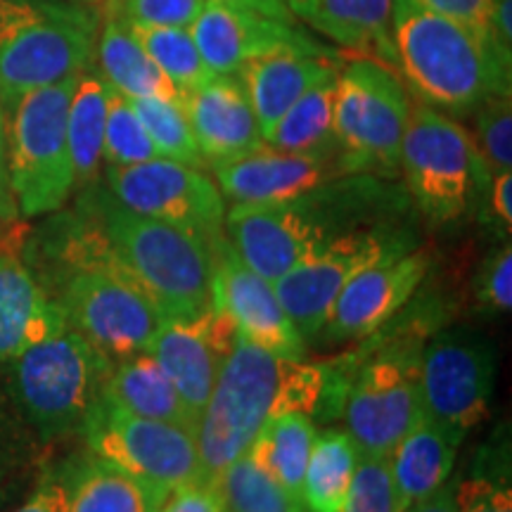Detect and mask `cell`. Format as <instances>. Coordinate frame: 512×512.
<instances>
[{"mask_svg":"<svg viewBox=\"0 0 512 512\" xmlns=\"http://www.w3.org/2000/svg\"><path fill=\"white\" fill-rule=\"evenodd\" d=\"M347 392L349 382L332 361H290L238 335L197 420L202 482H211L240 458L268 420L283 413H306L313 420L339 418Z\"/></svg>","mask_w":512,"mask_h":512,"instance_id":"6da1fadb","label":"cell"},{"mask_svg":"<svg viewBox=\"0 0 512 512\" xmlns=\"http://www.w3.org/2000/svg\"><path fill=\"white\" fill-rule=\"evenodd\" d=\"M411 197L394 178L337 176L285 202L233 204L223 233L245 264L268 283H278L320 242L356 228L399 221Z\"/></svg>","mask_w":512,"mask_h":512,"instance_id":"7a4b0ae2","label":"cell"},{"mask_svg":"<svg viewBox=\"0 0 512 512\" xmlns=\"http://www.w3.org/2000/svg\"><path fill=\"white\" fill-rule=\"evenodd\" d=\"M394 72L434 110L470 117L496 93H512V55L486 29L394 0Z\"/></svg>","mask_w":512,"mask_h":512,"instance_id":"3957f363","label":"cell"},{"mask_svg":"<svg viewBox=\"0 0 512 512\" xmlns=\"http://www.w3.org/2000/svg\"><path fill=\"white\" fill-rule=\"evenodd\" d=\"M114 261L140 285L164 320H190L211 306V245L169 223L126 209L98 185L81 190Z\"/></svg>","mask_w":512,"mask_h":512,"instance_id":"277c9868","label":"cell"},{"mask_svg":"<svg viewBox=\"0 0 512 512\" xmlns=\"http://www.w3.org/2000/svg\"><path fill=\"white\" fill-rule=\"evenodd\" d=\"M100 5L0 0V105L81 74L95 62Z\"/></svg>","mask_w":512,"mask_h":512,"instance_id":"5b68a950","label":"cell"},{"mask_svg":"<svg viewBox=\"0 0 512 512\" xmlns=\"http://www.w3.org/2000/svg\"><path fill=\"white\" fill-rule=\"evenodd\" d=\"M425 323L399 325L375 347L358 349L342 418L358 451L389 456L401 437L425 415L422 406V349Z\"/></svg>","mask_w":512,"mask_h":512,"instance_id":"8992f818","label":"cell"},{"mask_svg":"<svg viewBox=\"0 0 512 512\" xmlns=\"http://www.w3.org/2000/svg\"><path fill=\"white\" fill-rule=\"evenodd\" d=\"M12 401L43 441L79 432L98 403L112 361L67 328L3 363Z\"/></svg>","mask_w":512,"mask_h":512,"instance_id":"52a82bcc","label":"cell"},{"mask_svg":"<svg viewBox=\"0 0 512 512\" xmlns=\"http://www.w3.org/2000/svg\"><path fill=\"white\" fill-rule=\"evenodd\" d=\"M399 171L411 202L434 226L475 214L491 181L470 131L420 100L411 102Z\"/></svg>","mask_w":512,"mask_h":512,"instance_id":"ba28073f","label":"cell"},{"mask_svg":"<svg viewBox=\"0 0 512 512\" xmlns=\"http://www.w3.org/2000/svg\"><path fill=\"white\" fill-rule=\"evenodd\" d=\"M411 95L387 64L344 60L335 76V143L342 176L396 178L411 117Z\"/></svg>","mask_w":512,"mask_h":512,"instance_id":"9c48e42d","label":"cell"},{"mask_svg":"<svg viewBox=\"0 0 512 512\" xmlns=\"http://www.w3.org/2000/svg\"><path fill=\"white\" fill-rule=\"evenodd\" d=\"M76 76L22 95L5 112L8 181L19 219L57 214L76 190L67 138Z\"/></svg>","mask_w":512,"mask_h":512,"instance_id":"30bf717a","label":"cell"},{"mask_svg":"<svg viewBox=\"0 0 512 512\" xmlns=\"http://www.w3.org/2000/svg\"><path fill=\"white\" fill-rule=\"evenodd\" d=\"M415 242L413 228L401 219L339 233L313 247L273 283L275 294L309 342L318 337L337 297L358 273L382 261L399 259L411 252Z\"/></svg>","mask_w":512,"mask_h":512,"instance_id":"8fae6325","label":"cell"},{"mask_svg":"<svg viewBox=\"0 0 512 512\" xmlns=\"http://www.w3.org/2000/svg\"><path fill=\"white\" fill-rule=\"evenodd\" d=\"M79 432L86 439L91 456L128 475L147 479L169 491L190 482H202L197 432L192 427L131 415L100 396Z\"/></svg>","mask_w":512,"mask_h":512,"instance_id":"7c38bea8","label":"cell"},{"mask_svg":"<svg viewBox=\"0 0 512 512\" xmlns=\"http://www.w3.org/2000/svg\"><path fill=\"white\" fill-rule=\"evenodd\" d=\"M110 195L126 209L181 228L211 245L223 235L226 200L204 169L157 157L133 166H107Z\"/></svg>","mask_w":512,"mask_h":512,"instance_id":"4fadbf2b","label":"cell"},{"mask_svg":"<svg viewBox=\"0 0 512 512\" xmlns=\"http://www.w3.org/2000/svg\"><path fill=\"white\" fill-rule=\"evenodd\" d=\"M496 354L472 330H444L422 349V406L441 425L467 434L489 415Z\"/></svg>","mask_w":512,"mask_h":512,"instance_id":"5bb4252c","label":"cell"},{"mask_svg":"<svg viewBox=\"0 0 512 512\" xmlns=\"http://www.w3.org/2000/svg\"><path fill=\"white\" fill-rule=\"evenodd\" d=\"M211 264V304L233 320L238 335L268 354L306 361V339L287 316L273 283L240 259L226 233L211 242Z\"/></svg>","mask_w":512,"mask_h":512,"instance_id":"9a60e30c","label":"cell"},{"mask_svg":"<svg viewBox=\"0 0 512 512\" xmlns=\"http://www.w3.org/2000/svg\"><path fill=\"white\" fill-rule=\"evenodd\" d=\"M192 41L214 76L238 74L247 62L278 50L337 53L313 38L299 22L235 10L207 0L200 17L190 24Z\"/></svg>","mask_w":512,"mask_h":512,"instance_id":"2e32d148","label":"cell"},{"mask_svg":"<svg viewBox=\"0 0 512 512\" xmlns=\"http://www.w3.org/2000/svg\"><path fill=\"white\" fill-rule=\"evenodd\" d=\"M235 342L238 328L233 320L211 304L197 318L164 320L147 351L162 363L192 418L200 420Z\"/></svg>","mask_w":512,"mask_h":512,"instance_id":"e0dca14e","label":"cell"},{"mask_svg":"<svg viewBox=\"0 0 512 512\" xmlns=\"http://www.w3.org/2000/svg\"><path fill=\"white\" fill-rule=\"evenodd\" d=\"M427 271L430 254L425 249H411L399 259L366 268L339 294L318 337L328 344L373 337L411 302Z\"/></svg>","mask_w":512,"mask_h":512,"instance_id":"ac0fdd59","label":"cell"},{"mask_svg":"<svg viewBox=\"0 0 512 512\" xmlns=\"http://www.w3.org/2000/svg\"><path fill=\"white\" fill-rule=\"evenodd\" d=\"M211 178L230 204L285 202L342 176L337 155H292L266 143L247 155L211 164Z\"/></svg>","mask_w":512,"mask_h":512,"instance_id":"d6986e66","label":"cell"},{"mask_svg":"<svg viewBox=\"0 0 512 512\" xmlns=\"http://www.w3.org/2000/svg\"><path fill=\"white\" fill-rule=\"evenodd\" d=\"M10 228L0 238V363L67 328L62 306L27 264Z\"/></svg>","mask_w":512,"mask_h":512,"instance_id":"ffe728a7","label":"cell"},{"mask_svg":"<svg viewBox=\"0 0 512 512\" xmlns=\"http://www.w3.org/2000/svg\"><path fill=\"white\" fill-rule=\"evenodd\" d=\"M183 110L207 166L247 155L266 143L245 86L235 74L211 76L195 91L183 93Z\"/></svg>","mask_w":512,"mask_h":512,"instance_id":"44dd1931","label":"cell"},{"mask_svg":"<svg viewBox=\"0 0 512 512\" xmlns=\"http://www.w3.org/2000/svg\"><path fill=\"white\" fill-rule=\"evenodd\" d=\"M342 62L339 53L306 50H278L247 62L235 76L245 86L264 140L294 102L320 81L332 79Z\"/></svg>","mask_w":512,"mask_h":512,"instance_id":"7402d4cb","label":"cell"},{"mask_svg":"<svg viewBox=\"0 0 512 512\" xmlns=\"http://www.w3.org/2000/svg\"><path fill=\"white\" fill-rule=\"evenodd\" d=\"M297 19L339 50L373 57L394 72V0H306Z\"/></svg>","mask_w":512,"mask_h":512,"instance_id":"603a6c76","label":"cell"},{"mask_svg":"<svg viewBox=\"0 0 512 512\" xmlns=\"http://www.w3.org/2000/svg\"><path fill=\"white\" fill-rule=\"evenodd\" d=\"M463 439L465 434L441 425L430 415H422L406 437H401L387 456L401 512L432 496L451 479Z\"/></svg>","mask_w":512,"mask_h":512,"instance_id":"cb8c5ba5","label":"cell"},{"mask_svg":"<svg viewBox=\"0 0 512 512\" xmlns=\"http://www.w3.org/2000/svg\"><path fill=\"white\" fill-rule=\"evenodd\" d=\"M102 399L131 415L174 422L197 432V420L190 415L162 363L150 351L112 363L102 387Z\"/></svg>","mask_w":512,"mask_h":512,"instance_id":"d4e9b609","label":"cell"},{"mask_svg":"<svg viewBox=\"0 0 512 512\" xmlns=\"http://www.w3.org/2000/svg\"><path fill=\"white\" fill-rule=\"evenodd\" d=\"M95 67L112 91L128 100L164 98L181 100L178 88L152 62L128 24L100 8V31L95 43Z\"/></svg>","mask_w":512,"mask_h":512,"instance_id":"484cf974","label":"cell"},{"mask_svg":"<svg viewBox=\"0 0 512 512\" xmlns=\"http://www.w3.org/2000/svg\"><path fill=\"white\" fill-rule=\"evenodd\" d=\"M69 512H159L169 489L88 456L67 463Z\"/></svg>","mask_w":512,"mask_h":512,"instance_id":"4316f807","label":"cell"},{"mask_svg":"<svg viewBox=\"0 0 512 512\" xmlns=\"http://www.w3.org/2000/svg\"><path fill=\"white\" fill-rule=\"evenodd\" d=\"M112 88L102 79L95 62L76 76L67 112V138L74 166V188L88 190L102 176V140H105L107 105Z\"/></svg>","mask_w":512,"mask_h":512,"instance_id":"83f0119b","label":"cell"},{"mask_svg":"<svg viewBox=\"0 0 512 512\" xmlns=\"http://www.w3.org/2000/svg\"><path fill=\"white\" fill-rule=\"evenodd\" d=\"M358 458L361 451L347 430L328 427L316 434L299 494L306 512L342 510Z\"/></svg>","mask_w":512,"mask_h":512,"instance_id":"f1b7e54d","label":"cell"},{"mask_svg":"<svg viewBox=\"0 0 512 512\" xmlns=\"http://www.w3.org/2000/svg\"><path fill=\"white\" fill-rule=\"evenodd\" d=\"M316 434V420L306 413H283L261 427L247 451L275 482L299 496Z\"/></svg>","mask_w":512,"mask_h":512,"instance_id":"f546056e","label":"cell"},{"mask_svg":"<svg viewBox=\"0 0 512 512\" xmlns=\"http://www.w3.org/2000/svg\"><path fill=\"white\" fill-rule=\"evenodd\" d=\"M337 76V74H335ZM335 76L306 91L266 136V145L292 155H337Z\"/></svg>","mask_w":512,"mask_h":512,"instance_id":"4dcf8cb0","label":"cell"},{"mask_svg":"<svg viewBox=\"0 0 512 512\" xmlns=\"http://www.w3.org/2000/svg\"><path fill=\"white\" fill-rule=\"evenodd\" d=\"M223 505V512H306L302 498L275 482L249 451L209 482Z\"/></svg>","mask_w":512,"mask_h":512,"instance_id":"1f68e13d","label":"cell"},{"mask_svg":"<svg viewBox=\"0 0 512 512\" xmlns=\"http://www.w3.org/2000/svg\"><path fill=\"white\" fill-rule=\"evenodd\" d=\"M138 43L147 50L152 62L162 69L166 79L178 88V93L195 91L211 76L200 50L192 41L190 29L183 27H128Z\"/></svg>","mask_w":512,"mask_h":512,"instance_id":"d6a6232c","label":"cell"},{"mask_svg":"<svg viewBox=\"0 0 512 512\" xmlns=\"http://www.w3.org/2000/svg\"><path fill=\"white\" fill-rule=\"evenodd\" d=\"M140 124L145 126L147 136L159 152V157L181 162L195 169H204V159L200 147L192 136L188 114L183 110L181 100H164V98H138L131 100Z\"/></svg>","mask_w":512,"mask_h":512,"instance_id":"836d02e7","label":"cell"},{"mask_svg":"<svg viewBox=\"0 0 512 512\" xmlns=\"http://www.w3.org/2000/svg\"><path fill=\"white\" fill-rule=\"evenodd\" d=\"M475 147L486 174L498 176L512 169V93H496L472 110Z\"/></svg>","mask_w":512,"mask_h":512,"instance_id":"e575fe53","label":"cell"},{"mask_svg":"<svg viewBox=\"0 0 512 512\" xmlns=\"http://www.w3.org/2000/svg\"><path fill=\"white\" fill-rule=\"evenodd\" d=\"M159 152L140 124L131 100L112 91L107 105L105 140H102V159L107 166H133L157 159Z\"/></svg>","mask_w":512,"mask_h":512,"instance_id":"d590c367","label":"cell"},{"mask_svg":"<svg viewBox=\"0 0 512 512\" xmlns=\"http://www.w3.org/2000/svg\"><path fill=\"white\" fill-rule=\"evenodd\" d=\"M339 512H401L387 456L361 453Z\"/></svg>","mask_w":512,"mask_h":512,"instance_id":"8d00e7d4","label":"cell"},{"mask_svg":"<svg viewBox=\"0 0 512 512\" xmlns=\"http://www.w3.org/2000/svg\"><path fill=\"white\" fill-rule=\"evenodd\" d=\"M207 0H100V8L112 12L128 27H183L200 17Z\"/></svg>","mask_w":512,"mask_h":512,"instance_id":"74e56055","label":"cell"},{"mask_svg":"<svg viewBox=\"0 0 512 512\" xmlns=\"http://www.w3.org/2000/svg\"><path fill=\"white\" fill-rule=\"evenodd\" d=\"M475 299L479 311L508 313L512 306V247L505 242L486 256L475 278Z\"/></svg>","mask_w":512,"mask_h":512,"instance_id":"f35d334b","label":"cell"},{"mask_svg":"<svg viewBox=\"0 0 512 512\" xmlns=\"http://www.w3.org/2000/svg\"><path fill=\"white\" fill-rule=\"evenodd\" d=\"M458 512H512V491L508 479L472 475L456 484Z\"/></svg>","mask_w":512,"mask_h":512,"instance_id":"ab89813d","label":"cell"},{"mask_svg":"<svg viewBox=\"0 0 512 512\" xmlns=\"http://www.w3.org/2000/svg\"><path fill=\"white\" fill-rule=\"evenodd\" d=\"M12 512H69L67 465L48 467L27 501Z\"/></svg>","mask_w":512,"mask_h":512,"instance_id":"60d3db41","label":"cell"},{"mask_svg":"<svg viewBox=\"0 0 512 512\" xmlns=\"http://www.w3.org/2000/svg\"><path fill=\"white\" fill-rule=\"evenodd\" d=\"M479 207H482L486 223L496 230L498 238L508 242L512 230V171L491 176Z\"/></svg>","mask_w":512,"mask_h":512,"instance_id":"b9f144b4","label":"cell"},{"mask_svg":"<svg viewBox=\"0 0 512 512\" xmlns=\"http://www.w3.org/2000/svg\"><path fill=\"white\" fill-rule=\"evenodd\" d=\"M159 512H223V505L209 482H190L171 489Z\"/></svg>","mask_w":512,"mask_h":512,"instance_id":"7bdbcfd3","label":"cell"},{"mask_svg":"<svg viewBox=\"0 0 512 512\" xmlns=\"http://www.w3.org/2000/svg\"><path fill=\"white\" fill-rule=\"evenodd\" d=\"M413 3L486 31H489L491 10H494V0H413Z\"/></svg>","mask_w":512,"mask_h":512,"instance_id":"ee69618b","label":"cell"},{"mask_svg":"<svg viewBox=\"0 0 512 512\" xmlns=\"http://www.w3.org/2000/svg\"><path fill=\"white\" fill-rule=\"evenodd\" d=\"M19 221L15 200L8 181V138H5V110L0 105V223L15 226Z\"/></svg>","mask_w":512,"mask_h":512,"instance_id":"f6af8a7d","label":"cell"},{"mask_svg":"<svg viewBox=\"0 0 512 512\" xmlns=\"http://www.w3.org/2000/svg\"><path fill=\"white\" fill-rule=\"evenodd\" d=\"M211 3L226 5V8H235V10L259 12V15L275 17V19H287V22H294V19H297L292 15V10L287 8L285 0H211Z\"/></svg>","mask_w":512,"mask_h":512,"instance_id":"bcb514c9","label":"cell"},{"mask_svg":"<svg viewBox=\"0 0 512 512\" xmlns=\"http://www.w3.org/2000/svg\"><path fill=\"white\" fill-rule=\"evenodd\" d=\"M456 484L458 482H448L441 486L439 491H434L432 496L422 498V501L408 505L403 512H458L456 508Z\"/></svg>","mask_w":512,"mask_h":512,"instance_id":"7dc6e473","label":"cell"},{"mask_svg":"<svg viewBox=\"0 0 512 512\" xmlns=\"http://www.w3.org/2000/svg\"><path fill=\"white\" fill-rule=\"evenodd\" d=\"M8 465H10V441L5 437V422L0 418V479H3Z\"/></svg>","mask_w":512,"mask_h":512,"instance_id":"c3c4849f","label":"cell"},{"mask_svg":"<svg viewBox=\"0 0 512 512\" xmlns=\"http://www.w3.org/2000/svg\"><path fill=\"white\" fill-rule=\"evenodd\" d=\"M285 3H287V8H290V10H292V15H294V17H297V15H299V12H302V8H304V5H306V0H285Z\"/></svg>","mask_w":512,"mask_h":512,"instance_id":"681fc988","label":"cell"},{"mask_svg":"<svg viewBox=\"0 0 512 512\" xmlns=\"http://www.w3.org/2000/svg\"><path fill=\"white\" fill-rule=\"evenodd\" d=\"M74 3H86V5H100V0H74Z\"/></svg>","mask_w":512,"mask_h":512,"instance_id":"f907efd6","label":"cell"},{"mask_svg":"<svg viewBox=\"0 0 512 512\" xmlns=\"http://www.w3.org/2000/svg\"><path fill=\"white\" fill-rule=\"evenodd\" d=\"M10 226H3V223H0V238H3V233H5V230H8Z\"/></svg>","mask_w":512,"mask_h":512,"instance_id":"816d5d0a","label":"cell"},{"mask_svg":"<svg viewBox=\"0 0 512 512\" xmlns=\"http://www.w3.org/2000/svg\"><path fill=\"white\" fill-rule=\"evenodd\" d=\"M3 503H5V491L0 489V505H3Z\"/></svg>","mask_w":512,"mask_h":512,"instance_id":"f5cc1de1","label":"cell"}]
</instances>
